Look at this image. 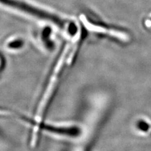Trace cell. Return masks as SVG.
Segmentation results:
<instances>
[{
    "label": "cell",
    "mask_w": 151,
    "mask_h": 151,
    "mask_svg": "<svg viewBox=\"0 0 151 151\" xmlns=\"http://www.w3.org/2000/svg\"><path fill=\"white\" fill-rule=\"evenodd\" d=\"M25 46V41L20 37H13L6 41L4 44L5 49L9 52H17Z\"/></svg>",
    "instance_id": "cell-4"
},
{
    "label": "cell",
    "mask_w": 151,
    "mask_h": 151,
    "mask_svg": "<svg viewBox=\"0 0 151 151\" xmlns=\"http://www.w3.org/2000/svg\"><path fill=\"white\" fill-rule=\"evenodd\" d=\"M41 132L52 138L66 141H79L86 134L81 124L73 121L44 122Z\"/></svg>",
    "instance_id": "cell-3"
},
{
    "label": "cell",
    "mask_w": 151,
    "mask_h": 151,
    "mask_svg": "<svg viewBox=\"0 0 151 151\" xmlns=\"http://www.w3.org/2000/svg\"><path fill=\"white\" fill-rule=\"evenodd\" d=\"M0 4L40 20L49 22L67 32L69 36L75 35L79 30L74 23L65 21L66 20L56 14L47 11L45 9L37 6L24 0H0Z\"/></svg>",
    "instance_id": "cell-2"
},
{
    "label": "cell",
    "mask_w": 151,
    "mask_h": 151,
    "mask_svg": "<svg viewBox=\"0 0 151 151\" xmlns=\"http://www.w3.org/2000/svg\"><path fill=\"white\" fill-rule=\"evenodd\" d=\"M69 52V44L64 46L52 69L48 80L41 94V97L37 104L35 114L33 119L30 143L32 146L36 145L39 134L41 133V127L44 122V118L50 101L52 99L63 69L65 65H68V59Z\"/></svg>",
    "instance_id": "cell-1"
},
{
    "label": "cell",
    "mask_w": 151,
    "mask_h": 151,
    "mask_svg": "<svg viewBox=\"0 0 151 151\" xmlns=\"http://www.w3.org/2000/svg\"><path fill=\"white\" fill-rule=\"evenodd\" d=\"M5 60H4V59L3 57L0 54V73H1L4 68H5Z\"/></svg>",
    "instance_id": "cell-5"
},
{
    "label": "cell",
    "mask_w": 151,
    "mask_h": 151,
    "mask_svg": "<svg viewBox=\"0 0 151 151\" xmlns=\"http://www.w3.org/2000/svg\"><path fill=\"white\" fill-rule=\"evenodd\" d=\"M147 126H148L147 124H145L144 122H140V124H139L140 128L142 129H144V130H145V129H147V128H148Z\"/></svg>",
    "instance_id": "cell-6"
}]
</instances>
